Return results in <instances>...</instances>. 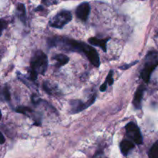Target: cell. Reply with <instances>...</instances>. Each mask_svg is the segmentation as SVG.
<instances>
[{"mask_svg": "<svg viewBox=\"0 0 158 158\" xmlns=\"http://www.w3.org/2000/svg\"><path fill=\"white\" fill-rule=\"evenodd\" d=\"M30 67V80L35 81L38 74H44L48 68V59L45 53L36 51L31 59Z\"/></svg>", "mask_w": 158, "mask_h": 158, "instance_id": "6da1fadb", "label": "cell"}, {"mask_svg": "<svg viewBox=\"0 0 158 158\" xmlns=\"http://www.w3.org/2000/svg\"><path fill=\"white\" fill-rule=\"evenodd\" d=\"M158 65V52L151 51L145 59L144 66L141 71V77L146 83L149 82L152 72Z\"/></svg>", "mask_w": 158, "mask_h": 158, "instance_id": "7a4b0ae2", "label": "cell"}, {"mask_svg": "<svg viewBox=\"0 0 158 158\" xmlns=\"http://www.w3.org/2000/svg\"><path fill=\"white\" fill-rule=\"evenodd\" d=\"M72 20V14L69 11L63 10L60 11V12L54 15L49 21V26L53 28H57V29H61L65 25L67 24L68 23Z\"/></svg>", "mask_w": 158, "mask_h": 158, "instance_id": "3957f363", "label": "cell"}, {"mask_svg": "<svg viewBox=\"0 0 158 158\" xmlns=\"http://www.w3.org/2000/svg\"><path fill=\"white\" fill-rule=\"evenodd\" d=\"M127 136L131 139L133 143L140 145L143 143V137H142L141 132L137 126V124L134 122H130L125 127Z\"/></svg>", "mask_w": 158, "mask_h": 158, "instance_id": "277c9868", "label": "cell"}, {"mask_svg": "<svg viewBox=\"0 0 158 158\" xmlns=\"http://www.w3.org/2000/svg\"><path fill=\"white\" fill-rule=\"evenodd\" d=\"M80 52L83 53L86 55L88 60H89V62L94 66L97 67V68H98L100 66V57H99V54L97 53V51L94 47H92L89 45L86 44V43H82L81 50H80Z\"/></svg>", "mask_w": 158, "mask_h": 158, "instance_id": "5b68a950", "label": "cell"}, {"mask_svg": "<svg viewBox=\"0 0 158 158\" xmlns=\"http://www.w3.org/2000/svg\"><path fill=\"white\" fill-rule=\"evenodd\" d=\"M89 12H90V6L89 3L83 2L81 3L76 10V15L82 21H86L89 16Z\"/></svg>", "mask_w": 158, "mask_h": 158, "instance_id": "8992f818", "label": "cell"}, {"mask_svg": "<svg viewBox=\"0 0 158 158\" xmlns=\"http://www.w3.org/2000/svg\"><path fill=\"white\" fill-rule=\"evenodd\" d=\"M95 99H96V94H94V95L93 96V97L91 98V99H89L87 102H86V103H84V102H82L81 101H80V100L73 101L72 104H71V105L73 106V108H72L73 112V113L79 112H81V111H83V109H85V108H88L89 105H91L93 103H94V102L95 101Z\"/></svg>", "mask_w": 158, "mask_h": 158, "instance_id": "52a82bcc", "label": "cell"}, {"mask_svg": "<svg viewBox=\"0 0 158 158\" xmlns=\"http://www.w3.org/2000/svg\"><path fill=\"white\" fill-rule=\"evenodd\" d=\"M145 88L143 85H140L137 90L136 91L135 94L134 96V100H133V105L137 109H140L141 108V102L143 99V93H144Z\"/></svg>", "mask_w": 158, "mask_h": 158, "instance_id": "ba28073f", "label": "cell"}, {"mask_svg": "<svg viewBox=\"0 0 158 158\" xmlns=\"http://www.w3.org/2000/svg\"><path fill=\"white\" fill-rule=\"evenodd\" d=\"M120 151L124 156H127L131 152V150L134 148V143L130 139H123L120 144Z\"/></svg>", "mask_w": 158, "mask_h": 158, "instance_id": "9c48e42d", "label": "cell"}, {"mask_svg": "<svg viewBox=\"0 0 158 158\" xmlns=\"http://www.w3.org/2000/svg\"><path fill=\"white\" fill-rule=\"evenodd\" d=\"M108 40L107 39H100L97 38V37H91V38L89 39V43L90 44L94 45V46H99V47L101 48L103 50L106 51V43H107Z\"/></svg>", "mask_w": 158, "mask_h": 158, "instance_id": "30bf717a", "label": "cell"}, {"mask_svg": "<svg viewBox=\"0 0 158 158\" xmlns=\"http://www.w3.org/2000/svg\"><path fill=\"white\" fill-rule=\"evenodd\" d=\"M52 58L56 61V66L58 67H62L63 65L66 64L69 62V57L66 55L63 54H58L54 56Z\"/></svg>", "mask_w": 158, "mask_h": 158, "instance_id": "8fae6325", "label": "cell"}, {"mask_svg": "<svg viewBox=\"0 0 158 158\" xmlns=\"http://www.w3.org/2000/svg\"><path fill=\"white\" fill-rule=\"evenodd\" d=\"M17 10H18V15L19 17L20 20L23 22V23H26V8L25 6L22 3H19L17 6Z\"/></svg>", "mask_w": 158, "mask_h": 158, "instance_id": "7c38bea8", "label": "cell"}, {"mask_svg": "<svg viewBox=\"0 0 158 158\" xmlns=\"http://www.w3.org/2000/svg\"><path fill=\"white\" fill-rule=\"evenodd\" d=\"M149 158H158V141L154 143L148 153Z\"/></svg>", "mask_w": 158, "mask_h": 158, "instance_id": "4fadbf2b", "label": "cell"}, {"mask_svg": "<svg viewBox=\"0 0 158 158\" xmlns=\"http://www.w3.org/2000/svg\"><path fill=\"white\" fill-rule=\"evenodd\" d=\"M15 111L19 113H22L24 115H29V113L32 112V110L31 108H28V107L25 106H19L18 108H15Z\"/></svg>", "mask_w": 158, "mask_h": 158, "instance_id": "5bb4252c", "label": "cell"}, {"mask_svg": "<svg viewBox=\"0 0 158 158\" xmlns=\"http://www.w3.org/2000/svg\"><path fill=\"white\" fill-rule=\"evenodd\" d=\"M106 84H108L109 85H112L113 83H114V77H113V71H110L108 74L107 77H106Z\"/></svg>", "mask_w": 158, "mask_h": 158, "instance_id": "9a60e30c", "label": "cell"}, {"mask_svg": "<svg viewBox=\"0 0 158 158\" xmlns=\"http://www.w3.org/2000/svg\"><path fill=\"white\" fill-rule=\"evenodd\" d=\"M3 95H4V98L6 100H10V93H9V88H8L7 86H6L4 88V90H3Z\"/></svg>", "mask_w": 158, "mask_h": 158, "instance_id": "2e32d148", "label": "cell"}, {"mask_svg": "<svg viewBox=\"0 0 158 158\" xmlns=\"http://www.w3.org/2000/svg\"><path fill=\"white\" fill-rule=\"evenodd\" d=\"M6 26V22L3 20H0V35L2 34L3 29H5V27Z\"/></svg>", "mask_w": 158, "mask_h": 158, "instance_id": "e0dca14e", "label": "cell"}, {"mask_svg": "<svg viewBox=\"0 0 158 158\" xmlns=\"http://www.w3.org/2000/svg\"><path fill=\"white\" fill-rule=\"evenodd\" d=\"M57 0H43V2L46 4V6H50V5L56 4L57 3Z\"/></svg>", "mask_w": 158, "mask_h": 158, "instance_id": "ac0fdd59", "label": "cell"}, {"mask_svg": "<svg viewBox=\"0 0 158 158\" xmlns=\"http://www.w3.org/2000/svg\"><path fill=\"white\" fill-rule=\"evenodd\" d=\"M107 85V84H106V81H105L103 84H102V85H101V86H100V91H106V86H107V85Z\"/></svg>", "mask_w": 158, "mask_h": 158, "instance_id": "d6986e66", "label": "cell"}, {"mask_svg": "<svg viewBox=\"0 0 158 158\" xmlns=\"http://www.w3.org/2000/svg\"><path fill=\"white\" fill-rule=\"evenodd\" d=\"M5 143V137L2 135V133L0 132V144H2Z\"/></svg>", "mask_w": 158, "mask_h": 158, "instance_id": "ffe728a7", "label": "cell"}, {"mask_svg": "<svg viewBox=\"0 0 158 158\" xmlns=\"http://www.w3.org/2000/svg\"><path fill=\"white\" fill-rule=\"evenodd\" d=\"M1 118H2V112L1 111H0V119H1Z\"/></svg>", "mask_w": 158, "mask_h": 158, "instance_id": "44dd1931", "label": "cell"}]
</instances>
